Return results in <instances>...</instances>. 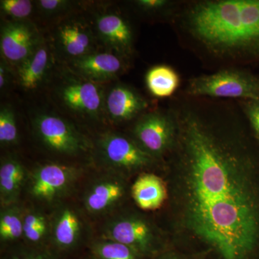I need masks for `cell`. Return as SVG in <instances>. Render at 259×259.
Wrapping results in <instances>:
<instances>
[{
	"label": "cell",
	"mask_w": 259,
	"mask_h": 259,
	"mask_svg": "<svg viewBox=\"0 0 259 259\" xmlns=\"http://www.w3.org/2000/svg\"><path fill=\"white\" fill-rule=\"evenodd\" d=\"M180 125L186 227L223 259L248 258L259 243V190L249 160L193 113Z\"/></svg>",
	"instance_id": "obj_1"
},
{
	"label": "cell",
	"mask_w": 259,
	"mask_h": 259,
	"mask_svg": "<svg viewBox=\"0 0 259 259\" xmlns=\"http://www.w3.org/2000/svg\"><path fill=\"white\" fill-rule=\"evenodd\" d=\"M188 25L216 54L259 57V0L199 3L189 13Z\"/></svg>",
	"instance_id": "obj_2"
},
{
	"label": "cell",
	"mask_w": 259,
	"mask_h": 259,
	"mask_svg": "<svg viewBox=\"0 0 259 259\" xmlns=\"http://www.w3.org/2000/svg\"><path fill=\"white\" fill-rule=\"evenodd\" d=\"M97 152L107 171L123 176L148 168L151 156L139 144L117 133L102 134L97 141Z\"/></svg>",
	"instance_id": "obj_3"
},
{
	"label": "cell",
	"mask_w": 259,
	"mask_h": 259,
	"mask_svg": "<svg viewBox=\"0 0 259 259\" xmlns=\"http://www.w3.org/2000/svg\"><path fill=\"white\" fill-rule=\"evenodd\" d=\"M81 175L76 166L62 163H42L28 175L30 197L41 203L51 204L64 197L72 189Z\"/></svg>",
	"instance_id": "obj_4"
},
{
	"label": "cell",
	"mask_w": 259,
	"mask_h": 259,
	"mask_svg": "<svg viewBox=\"0 0 259 259\" xmlns=\"http://www.w3.org/2000/svg\"><path fill=\"white\" fill-rule=\"evenodd\" d=\"M188 92L194 96L257 100H259V83L249 75L227 70L192 79Z\"/></svg>",
	"instance_id": "obj_5"
},
{
	"label": "cell",
	"mask_w": 259,
	"mask_h": 259,
	"mask_svg": "<svg viewBox=\"0 0 259 259\" xmlns=\"http://www.w3.org/2000/svg\"><path fill=\"white\" fill-rule=\"evenodd\" d=\"M35 134L51 151L76 156L88 151V141L71 122L54 114H40L33 122Z\"/></svg>",
	"instance_id": "obj_6"
},
{
	"label": "cell",
	"mask_w": 259,
	"mask_h": 259,
	"mask_svg": "<svg viewBox=\"0 0 259 259\" xmlns=\"http://www.w3.org/2000/svg\"><path fill=\"white\" fill-rule=\"evenodd\" d=\"M102 238L127 245L139 254L151 253L157 242L152 226L136 214H117L109 218L102 227Z\"/></svg>",
	"instance_id": "obj_7"
},
{
	"label": "cell",
	"mask_w": 259,
	"mask_h": 259,
	"mask_svg": "<svg viewBox=\"0 0 259 259\" xmlns=\"http://www.w3.org/2000/svg\"><path fill=\"white\" fill-rule=\"evenodd\" d=\"M66 78L57 90L62 105L77 115L100 118L105 112V93L101 87L75 74Z\"/></svg>",
	"instance_id": "obj_8"
},
{
	"label": "cell",
	"mask_w": 259,
	"mask_h": 259,
	"mask_svg": "<svg viewBox=\"0 0 259 259\" xmlns=\"http://www.w3.org/2000/svg\"><path fill=\"white\" fill-rule=\"evenodd\" d=\"M93 27L83 18L62 20L53 32V44L61 57L70 61L97 51Z\"/></svg>",
	"instance_id": "obj_9"
},
{
	"label": "cell",
	"mask_w": 259,
	"mask_h": 259,
	"mask_svg": "<svg viewBox=\"0 0 259 259\" xmlns=\"http://www.w3.org/2000/svg\"><path fill=\"white\" fill-rule=\"evenodd\" d=\"M44 42L35 25L26 21L5 22L1 27L0 49L8 64L18 66Z\"/></svg>",
	"instance_id": "obj_10"
},
{
	"label": "cell",
	"mask_w": 259,
	"mask_h": 259,
	"mask_svg": "<svg viewBox=\"0 0 259 259\" xmlns=\"http://www.w3.org/2000/svg\"><path fill=\"white\" fill-rule=\"evenodd\" d=\"M126 186L122 176L109 172L97 177L89 185L83 202L90 214L102 215L113 212L122 203Z\"/></svg>",
	"instance_id": "obj_11"
},
{
	"label": "cell",
	"mask_w": 259,
	"mask_h": 259,
	"mask_svg": "<svg viewBox=\"0 0 259 259\" xmlns=\"http://www.w3.org/2000/svg\"><path fill=\"white\" fill-rule=\"evenodd\" d=\"M134 134L137 144L151 156L162 154L171 146L175 127L169 117L160 113L146 115L136 123Z\"/></svg>",
	"instance_id": "obj_12"
},
{
	"label": "cell",
	"mask_w": 259,
	"mask_h": 259,
	"mask_svg": "<svg viewBox=\"0 0 259 259\" xmlns=\"http://www.w3.org/2000/svg\"><path fill=\"white\" fill-rule=\"evenodd\" d=\"M73 74L95 83L117 77L125 69L123 59L110 51H95L69 62Z\"/></svg>",
	"instance_id": "obj_13"
},
{
	"label": "cell",
	"mask_w": 259,
	"mask_h": 259,
	"mask_svg": "<svg viewBox=\"0 0 259 259\" xmlns=\"http://www.w3.org/2000/svg\"><path fill=\"white\" fill-rule=\"evenodd\" d=\"M94 30L97 39L110 52L122 56L132 50V30L128 23L118 13L103 12L95 18Z\"/></svg>",
	"instance_id": "obj_14"
},
{
	"label": "cell",
	"mask_w": 259,
	"mask_h": 259,
	"mask_svg": "<svg viewBox=\"0 0 259 259\" xmlns=\"http://www.w3.org/2000/svg\"><path fill=\"white\" fill-rule=\"evenodd\" d=\"M83 223L81 215L72 206H59L50 220V236L54 244L62 250L76 246L83 235Z\"/></svg>",
	"instance_id": "obj_15"
},
{
	"label": "cell",
	"mask_w": 259,
	"mask_h": 259,
	"mask_svg": "<svg viewBox=\"0 0 259 259\" xmlns=\"http://www.w3.org/2000/svg\"><path fill=\"white\" fill-rule=\"evenodd\" d=\"M147 107V102L125 85H116L105 95V112L112 122L131 120Z\"/></svg>",
	"instance_id": "obj_16"
},
{
	"label": "cell",
	"mask_w": 259,
	"mask_h": 259,
	"mask_svg": "<svg viewBox=\"0 0 259 259\" xmlns=\"http://www.w3.org/2000/svg\"><path fill=\"white\" fill-rule=\"evenodd\" d=\"M53 63L51 49L44 42L23 62L16 66L19 84L25 91H34L41 86Z\"/></svg>",
	"instance_id": "obj_17"
},
{
	"label": "cell",
	"mask_w": 259,
	"mask_h": 259,
	"mask_svg": "<svg viewBox=\"0 0 259 259\" xmlns=\"http://www.w3.org/2000/svg\"><path fill=\"white\" fill-rule=\"evenodd\" d=\"M26 170L18 158L8 156L0 164V202L2 207L18 204L22 190L27 183Z\"/></svg>",
	"instance_id": "obj_18"
},
{
	"label": "cell",
	"mask_w": 259,
	"mask_h": 259,
	"mask_svg": "<svg viewBox=\"0 0 259 259\" xmlns=\"http://www.w3.org/2000/svg\"><path fill=\"white\" fill-rule=\"evenodd\" d=\"M131 195L140 208L155 210L164 203L168 191L161 177L152 173H142L131 187Z\"/></svg>",
	"instance_id": "obj_19"
},
{
	"label": "cell",
	"mask_w": 259,
	"mask_h": 259,
	"mask_svg": "<svg viewBox=\"0 0 259 259\" xmlns=\"http://www.w3.org/2000/svg\"><path fill=\"white\" fill-rule=\"evenodd\" d=\"M146 82L148 90L153 96L163 98L175 93L180 84V78L172 68L160 65L148 71Z\"/></svg>",
	"instance_id": "obj_20"
},
{
	"label": "cell",
	"mask_w": 259,
	"mask_h": 259,
	"mask_svg": "<svg viewBox=\"0 0 259 259\" xmlns=\"http://www.w3.org/2000/svg\"><path fill=\"white\" fill-rule=\"evenodd\" d=\"M24 210L18 204L4 207L0 214V240L10 243L23 236Z\"/></svg>",
	"instance_id": "obj_21"
},
{
	"label": "cell",
	"mask_w": 259,
	"mask_h": 259,
	"mask_svg": "<svg viewBox=\"0 0 259 259\" xmlns=\"http://www.w3.org/2000/svg\"><path fill=\"white\" fill-rule=\"evenodd\" d=\"M51 235L50 220L35 209L24 211L23 236L32 244H39Z\"/></svg>",
	"instance_id": "obj_22"
},
{
	"label": "cell",
	"mask_w": 259,
	"mask_h": 259,
	"mask_svg": "<svg viewBox=\"0 0 259 259\" xmlns=\"http://www.w3.org/2000/svg\"><path fill=\"white\" fill-rule=\"evenodd\" d=\"M92 252L95 259H138L139 255L127 245L102 238L94 242Z\"/></svg>",
	"instance_id": "obj_23"
},
{
	"label": "cell",
	"mask_w": 259,
	"mask_h": 259,
	"mask_svg": "<svg viewBox=\"0 0 259 259\" xmlns=\"http://www.w3.org/2000/svg\"><path fill=\"white\" fill-rule=\"evenodd\" d=\"M18 132L14 111L9 105L2 106L0 110V143L10 146L18 143Z\"/></svg>",
	"instance_id": "obj_24"
},
{
	"label": "cell",
	"mask_w": 259,
	"mask_h": 259,
	"mask_svg": "<svg viewBox=\"0 0 259 259\" xmlns=\"http://www.w3.org/2000/svg\"><path fill=\"white\" fill-rule=\"evenodd\" d=\"M0 9L3 14L13 21H25L32 14L33 3L29 0H2Z\"/></svg>",
	"instance_id": "obj_25"
},
{
	"label": "cell",
	"mask_w": 259,
	"mask_h": 259,
	"mask_svg": "<svg viewBox=\"0 0 259 259\" xmlns=\"http://www.w3.org/2000/svg\"><path fill=\"white\" fill-rule=\"evenodd\" d=\"M36 5L39 9L47 14H57L69 8L71 3L64 0H40Z\"/></svg>",
	"instance_id": "obj_26"
},
{
	"label": "cell",
	"mask_w": 259,
	"mask_h": 259,
	"mask_svg": "<svg viewBox=\"0 0 259 259\" xmlns=\"http://www.w3.org/2000/svg\"><path fill=\"white\" fill-rule=\"evenodd\" d=\"M247 115L259 137V100H250L247 107Z\"/></svg>",
	"instance_id": "obj_27"
},
{
	"label": "cell",
	"mask_w": 259,
	"mask_h": 259,
	"mask_svg": "<svg viewBox=\"0 0 259 259\" xmlns=\"http://www.w3.org/2000/svg\"><path fill=\"white\" fill-rule=\"evenodd\" d=\"M136 5L141 9L146 11H155L161 9L167 5V1L164 0H139L136 2Z\"/></svg>",
	"instance_id": "obj_28"
},
{
	"label": "cell",
	"mask_w": 259,
	"mask_h": 259,
	"mask_svg": "<svg viewBox=\"0 0 259 259\" xmlns=\"http://www.w3.org/2000/svg\"><path fill=\"white\" fill-rule=\"evenodd\" d=\"M9 64L5 60H2L0 63V89L1 91L4 90L8 85L10 73L9 71Z\"/></svg>",
	"instance_id": "obj_29"
},
{
	"label": "cell",
	"mask_w": 259,
	"mask_h": 259,
	"mask_svg": "<svg viewBox=\"0 0 259 259\" xmlns=\"http://www.w3.org/2000/svg\"><path fill=\"white\" fill-rule=\"evenodd\" d=\"M12 259H50L47 255L44 253H24V254H20L15 255Z\"/></svg>",
	"instance_id": "obj_30"
},
{
	"label": "cell",
	"mask_w": 259,
	"mask_h": 259,
	"mask_svg": "<svg viewBox=\"0 0 259 259\" xmlns=\"http://www.w3.org/2000/svg\"><path fill=\"white\" fill-rule=\"evenodd\" d=\"M161 259H177L176 258H174V257H166V258H163Z\"/></svg>",
	"instance_id": "obj_31"
}]
</instances>
